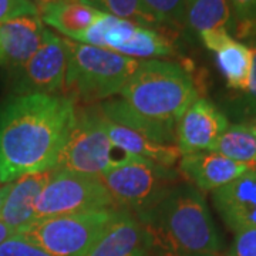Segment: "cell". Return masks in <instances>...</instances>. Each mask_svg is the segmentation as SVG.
<instances>
[{
    "label": "cell",
    "instance_id": "cell-34",
    "mask_svg": "<svg viewBox=\"0 0 256 256\" xmlns=\"http://www.w3.org/2000/svg\"><path fill=\"white\" fill-rule=\"evenodd\" d=\"M0 185H3V184H2V178H0Z\"/></svg>",
    "mask_w": 256,
    "mask_h": 256
},
{
    "label": "cell",
    "instance_id": "cell-29",
    "mask_svg": "<svg viewBox=\"0 0 256 256\" xmlns=\"http://www.w3.org/2000/svg\"><path fill=\"white\" fill-rule=\"evenodd\" d=\"M230 9L242 22H254L256 18V0H228Z\"/></svg>",
    "mask_w": 256,
    "mask_h": 256
},
{
    "label": "cell",
    "instance_id": "cell-30",
    "mask_svg": "<svg viewBox=\"0 0 256 256\" xmlns=\"http://www.w3.org/2000/svg\"><path fill=\"white\" fill-rule=\"evenodd\" d=\"M14 235H16V234H14L6 224H3V222L0 220V245H2L3 242H6L8 239L12 238V236H14Z\"/></svg>",
    "mask_w": 256,
    "mask_h": 256
},
{
    "label": "cell",
    "instance_id": "cell-32",
    "mask_svg": "<svg viewBox=\"0 0 256 256\" xmlns=\"http://www.w3.org/2000/svg\"><path fill=\"white\" fill-rule=\"evenodd\" d=\"M32 3H34L37 8L42 6V4H46V3H50V2H56V0H30Z\"/></svg>",
    "mask_w": 256,
    "mask_h": 256
},
{
    "label": "cell",
    "instance_id": "cell-19",
    "mask_svg": "<svg viewBox=\"0 0 256 256\" xmlns=\"http://www.w3.org/2000/svg\"><path fill=\"white\" fill-rule=\"evenodd\" d=\"M98 108L106 118L134 130L154 142L162 146H176V126L146 118L132 110L124 100H106L101 102Z\"/></svg>",
    "mask_w": 256,
    "mask_h": 256
},
{
    "label": "cell",
    "instance_id": "cell-2",
    "mask_svg": "<svg viewBox=\"0 0 256 256\" xmlns=\"http://www.w3.org/2000/svg\"><path fill=\"white\" fill-rule=\"evenodd\" d=\"M137 218L146 229L151 256H222L220 234L206 201L186 181Z\"/></svg>",
    "mask_w": 256,
    "mask_h": 256
},
{
    "label": "cell",
    "instance_id": "cell-13",
    "mask_svg": "<svg viewBox=\"0 0 256 256\" xmlns=\"http://www.w3.org/2000/svg\"><path fill=\"white\" fill-rule=\"evenodd\" d=\"M40 16H23L0 24V66L16 72L28 63L42 46L44 33Z\"/></svg>",
    "mask_w": 256,
    "mask_h": 256
},
{
    "label": "cell",
    "instance_id": "cell-7",
    "mask_svg": "<svg viewBox=\"0 0 256 256\" xmlns=\"http://www.w3.org/2000/svg\"><path fill=\"white\" fill-rule=\"evenodd\" d=\"M98 107L76 111V122L56 164V171L98 176L117 161Z\"/></svg>",
    "mask_w": 256,
    "mask_h": 256
},
{
    "label": "cell",
    "instance_id": "cell-6",
    "mask_svg": "<svg viewBox=\"0 0 256 256\" xmlns=\"http://www.w3.org/2000/svg\"><path fill=\"white\" fill-rule=\"evenodd\" d=\"M120 208L57 215L34 220L18 235L50 256H87Z\"/></svg>",
    "mask_w": 256,
    "mask_h": 256
},
{
    "label": "cell",
    "instance_id": "cell-3",
    "mask_svg": "<svg viewBox=\"0 0 256 256\" xmlns=\"http://www.w3.org/2000/svg\"><path fill=\"white\" fill-rule=\"evenodd\" d=\"M120 94L141 116L172 126L200 98L190 73L176 63L162 60L140 62Z\"/></svg>",
    "mask_w": 256,
    "mask_h": 256
},
{
    "label": "cell",
    "instance_id": "cell-20",
    "mask_svg": "<svg viewBox=\"0 0 256 256\" xmlns=\"http://www.w3.org/2000/svg\"><path fill=\"white\" fill-rule=\"evenodd\" d=\"M184 22L198 34L210 30H228L232 9L228 0H185Z\"/></svg>",
    "mask_w": 256,
    "mask_h": 256
},
{
    "label": "cell",
    "instance_id": "cell-22",
    "mask_svg": "<svg viewBox=\"0 0 256 256\" xmlns=\"http://www.w3.org/2000/svg\"><path fill=\"white\" fill-rule=\"evenodd\" d=\"M117 53L130 58H154L174 54L172 43L154 28L138 24L134 34Z\"/></svg>",
    "mask_w": 256,
    "mask_h": 256
},
{
    "label": "cell",
    "instance_id": "cell-27",
    "mask_svg": "<svg viewBox=\"0 0 256 256\" xmlns=\"http://www.w3.org/2000/svg\"><path fill=\"white\" fill-rule=\"evenodd\" d=\"M228 256H256V228L236 232Z\"/></svg>",
    "mask_w": 256,
    "mask_h": 256
},
{
    "label": "cell",
    "instance_id": "cell-18",
    "mask_svg": "<svg viewBox=\"0 0 256 256\" xmlns=\"http://www.w3.org/2000/svg\"><path fill=\"white\" fill-rule=\"evenodd\" d=\"M102 121L112 146L120 148L126 154L141 156L165 166H174L178 158L181 156V152L176 146H162L154 142L136 132L134 130L112 122L104 116H102Z\"/></svg>",
    "mask_w": 256,
    "mask_h": 256
},
{
    "label": "cell",
    "instance_id": "cell-8",
    "mask_svg": "<svg viewBox=\"0 0 256 256\" xmlns=\"http://www.w3.org/2000/svg\"><path fill=\"white\" fill-rule=\"evenodd\" d=\"M108 208L117 206L98 176L56 171L37 200L34 216L37 220Z\"/></svg>",
    "mask_w": 256,
    "mask_h": 256
},
{
    "label": "cell",
    "instance_id": "cell-31",
    "mask_svg": "<svg viewBox=\"0 0 256 256\" xmlns=\"http://www.w3.org/2000/svg\"><path fill=\"white\" fill-rule=\"evenodd\" d=\"M10 185H12V182L0 185V210H2V206H3V202H4V200H6L8 194H9Z\"/></svg>",
    "mask_w": 256,
    "mask_h": 256
},
{
    "label": "cell",
    "instance_id": "cell-23",
    "mask_svg": "<svg viewBox=\"0 0 256 256\" xmlns=\"http://www.w3.org/2000/svg\"><path fill=\"white\" fill-rule=\"evenodd\" d=\"M104 13L112 14L116 18H126L141 26L158 24L152 14L146 10L142 0H82Z\"/></svg>",
    "mask_w": 256,
    "mask_h": 256
},
{
    "label": "cell",
    "instance_id": "cell-24",
    "mask_svg": "<svg viewBox=\"0 0 256 256\" xmlns=\"http://www.w3.org/2000/svg\"><path fill=\"white\" fill-rule=\"evenodd\" d=\"M142 3L156 23L180 24L184 22L185 0H142Z\"/></svg>",
    "mask_w": 256,
    "mask_h": 256
},
{
    "label": "cell",
    "instance_id": "cell-9",
    "mask_svg": "<svg viewBox=\"0 0 256 256\" xmlns=\"http://www.w3.org/2000/svg\"><path fill=\"white\" fill-rule=\"evenodd\" d=\"M66 38L46 30L42 46L24 66L13 72L16 96L56 94L64 88L67 73Z\"/></svg>",
    "mask_w": 256,
    "mask_h": 256
},
{
    "label": "cell",
    "instance_id": "cell-33",
    "mask_svg": "<svg viewBox=\"0 0 256 256\" xmlns=\"http://www.w3.org/2000/svg\"><path fill=\"white\" fill-rule=\"evenodd\" d=\"M249 124H250V127L254 128V130H255V132H256V116H255V117H252V118H250Z\"/></svg>",
    "mask_w": 256,
    "mask_h": 256
},
{
    "label": "cell",
    "instance_id": "cell-5",
    "mask_svg": "<svg viewBox=\"0 0 256 256\" xmlns=\"http://www.w3.org/2000/svg\"><path fill=\"white\" fill-rule=\"evenodd\" d=\"M180 171L141 156L126 154L107 171L98 175L120 210L141 215L164 198L180 181Z\"/></svg>",
    "mask_w": 256,
    "mask_h": 256
},
{
    "label": "cell",
    "instance_id": "cell-21",
    "mask_svg": "<svg viewBox=\"0 0 256 256\" xmlns=\"http://www.w3.org/2000/svg\"><path fill=\"white\" fill-rule=\"evenodd\" d=\"M216 152L229 160L256 166V132L249 122L229 124L220 138Z\"/></svg>",
    "mask_w": 256,
    "mask_h": 256
},
{
    "label": "cell",
    "instance_id": "cell-26",
    "mask_svg": "<svg viewBox=\"0 0 256 256\" xmlns=\"http://www.w3.org/2000/svg\"><path fill=\"white\" fill-rule=\"evenodd\" d=\"M0 256H50L26 239L14 235L0 245Z\"/></svg>",
    "mask_w": 256,
    "mask_h": 256
},
{
    "label": "cell",
    "instance_id": "cell-1",
    "mask_svg": "<svg viewBox=\"0 0 256 256\" xmlns=\"http://www.w3.org/2000/svg\"><path fill=\"white\" fill-rule=\"evenodd\" d=\"M76 122L74 100L57 94L16 96L0 107L2 184L54 170Z\"/></svg>",
    "mask_w": 256,
    "mask_h": 256
},
{
    "label": "cell",
    "instance_id": "cell-11",
    "mask_svg": "<svg viewBox=\"0 0 256 256\" xmlns=\"http://www.w3.org/2000/svg\"><path fill=\"white\" fill-rule=\"evenodd\" d=\"M212 202L225 225L234 232L256 228V170L214 191Z\"/></svg>",
    "mask_w": 256,
    "mask_h": 256
},
{
    "label": "cell",
    "instance_id": "cell-17",
    "mask_svg": "<svg viewBox=\"0 0 256 256\" xmlns=\"http://www.w3.org/2000/svg\"><path fill=\"white\" fill-rule=\"evenodd\" d=\"M102 13L82 0H56L38 6V16L43 23L76 42H80Z\"/></svg>",
    "mask_w": 256,
    "mask_h": 256
},
{
    "label": "cell",
    "instance_id": "cell-4",
    "mask_svg": "<svg viewBox=\"0 0 256 256\" xmlns=\"http://www.w3.org/2000/svg\"><path fill=\"white\" fill-rule=\"evenodd\" d=\"M66 46L68 60L64 87L86 102L107 100L120 94L140 64L138 60L112 50L67 38Z\"/></svg>",
    "mask_w": 256,
    "mask_h": 256
},
{
    "label": "cell",
    "instance_id": "cell-14",
    "mask_svg": "<svg viewBox=\"0 0 256 256\" xmlns=\"http://www.w3.org/2000/svg\"><path fill=\"white\" fill-rule=\"evenodd\" d=\"M204 46L215 53L216 64L228 87L245 92L252 68V48L229 34L228 30H210L200 34Z\"/></svg>",
    "mask_w": 256,
    "mask_h": 256
},
{
    "label": "cell",
    "instance_id": "cell-28",
    "mask_svg": "<svg viewBox=\"0 0 256 256\" xmlns=\"http://www.w3.org/2000/svg\"><path fill=\"white\" fill-rule=\"evenodd\" d=\"M244 110L248 116L255 117L256 116V46L252 48V68H250V77H249V84L245 90V97H244Z\"/></svg>",
    "mask_w": 256,
    "mask_h": 256
},
{
    "label": "cell",
    "instance_id": "cell-12",
    "mask_svg": "<svg viewBox=\"0 0 256 256\" xmlns=\"http://www.w3.org/2000/svg\"><path fill=\"white\" fill-rule=\"evenodd\" d=\"M252 168L255 166L235 162L216 151L194 152L180 161V172L186 182L204 192L216 191Z\"/></svg>",
    "mask_w": 256,
    "mask_h": 256
},
{
    "label": "cell",
    "instance_id": "cell-10",
    "mask_svg": "<svg viewBox=\"0 0 256 256\" xmlns=\"http://www.w3.org/2000/svg\"><path fill=\"white\" fill-rule=\"evenodd\" d=\"M228 126V118L215 104L202 97L196 98L176 122V146L181 156L215 151Z\"/></svg>",
    "mask_w": 256,
    "mask_h": 256
},
{
    "label": "cell",
    "instance_id": "cell-16",
    "mask_svg": "<svg viewBox=\"0 0 256 256\" xmlns=\"http://www.w3.org/2000/svg\"><path fill=\"white\" fill-rule=\"evenodd\" d=\"M54 170L24 175L13 181L0 210V220L16 235L36 220L34 210L42 191L53 178Z\"/></svg>",
    "mask_w": 256,
    "mask_h": 256
},
{
    "label": "cell",
    "instance_id": "cell-15",
    "mask_svg": "<svg viewBox=\"0 0 256 256\" xmlns=\"http://www.w3.org/2000/svg\"><path fill=\"white\" fill-rule=\"evenodd\" d=\"M87 256H151L146 229L136 215L118 210Z\"/></svg>",
    "mask_w": 256,
    "mask_h": 256
},
{
    "label": "cell",
    "instance_id": "cell-35",
    "mask_svg": "<svg viewBox=\"0 0 256 256\" xmlns=\"http://www.w3.org/2000/svg\"><path fill=\"white\" fill-rule=\"evenodd\" d=\"M255 170H256V166H255Z\"/></svg>",
    "mask_w": 256,
    "mask_h": 256
},
{
    "label": "cell",
    "instance_id": "cell-25",
    "mask_svg": "<svg viewBox=\"0 0 256 256\" xmlns=\"http://www.w3.org/2000/svg\"><path fill=\"white\" fill-rule=\"evenodd\" d=\"M23 16H38V8L30 0H0V24Z\"/></svg>",
    "mask_w": 256,
    "mask_h": 256
}]
</instances>
